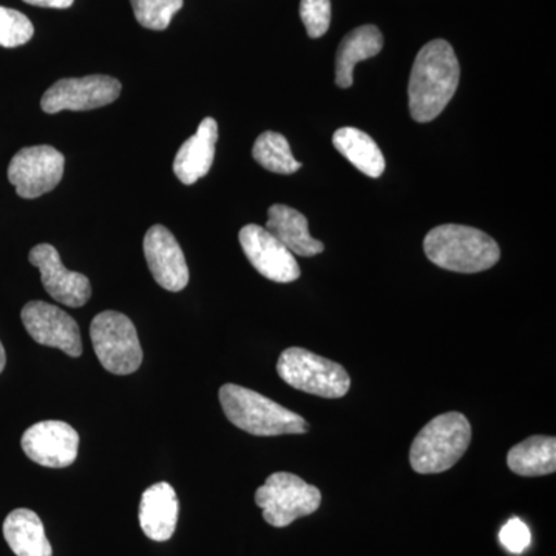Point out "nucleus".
I'll list each match as a JSON object with an SVG mask.
<instances>
[{
    "mask_svg": "<svg viewBox=\"0 0 556 556\" xmlns=\"http://www.w3.org/2000/svg\"><path fill=\"white\" fill-rule=\"evenodd\" d=\"M459 78V61L447 40H431L424 46L417 53L409 76L412 118L417 123L437 119L455 97Z\"/></svg>",
    "mask_w": 556,
    "mask_h": 556,
    "instance_id": "f257e3e1",
    "label": "nucleus"
},
{
    "mask_svg": "<svg viewBox=\"0 0 556 556\" xmlns=\"http://www.w3.org/2000/svg\"><path fill=\"white\" fill-rule=\"evenodd\" d=\"M427 258L452 273L477 274L493 268L501 249L482 230L463 225H442L431 229L424 240Z\"/></svg>",
    "mask_w": 556,
    "mask_h": 556,
    "instance_id": "f03ea898",
    "label": "nucleus"
},
{
    "mask_svg": "<svg viewBox=\"0 0 556 556\" xmlns=\"http://www.w3.org/2000/svg\"><path fill=\"white\" fill-rule=\"evenodd\" d=\"M219 404L233 426L254 437L305 434L309 428L298 413L236 383L219 388Z\"/></svg>",
    "mask_w": 556,
    "mask_h": 556,
    "instance_id": "7ed1b4c3",
    "label": "nucleus"
},
{
    "mask_svg": "<svg viewBox=\"0 0 556 556\" xmlns=\"http://www.w3.org/2000/svg\"><path fill=\"white\" fill-rule=\"evenodd\" d=\"M471 441V426L460 413H445L427 424L413 441L409 464L419 475L444 473L450 470Z\"/></svg>",
    "mask_w": 556,
    "mask_h": 556,
    "instance_id": "20e7f679",
    "label": "nucleus"
},
{
    "mask_svg": "<svg viewBox=\"0 0 556 556\" xmlns=\"http://www.w3.org/2000/svg\"><path fill=\"white\" fill-rule=\"evenodd\" d=\"M277 372L289 387L318 397H343L351 387L350 375L342 365L298 346L281 353Z\"/></svg>",
    "mask_w": 556,
    "mask_h": 556,
    "instance_id": "39448f33",
    "label": "nucleus"
},
{
    "mask_svg": "<svg viewBox=\"0 0 556 556\" xmlns=\"http://www.w3.org/2000/svg\"><path fill=\"white\" fill-rule=\"evenodd\" d=\"M255 503L263 510V519L281 529L291 526L295 519L316 514L321 504V493L298 475L278 471L255 492Z\"/></svg>",
    "mask_w": 556,
    "mask_h": 556,
    "instance_id": "423d86ee",
    "label": "nucleus"
},
{
    "mask_svg": "<svg viewBox=\"0 0 556 556\" xmlns=\"http://www.w3.org/2000/svg\"><path fill=\"white\" fill-rule=\"evenodd\" d=\"M90 338L102 367L116 376L134 375L142 364V348L134 321L116 311L93 318Z\"/></svg>",
    "mask_w": 556,
    "mask_h": 556,
    "instance_id": "0eeeda50",
    "label": "nucleus"
},
{
    "mask_svg": "<svg viewBox=\"0 0 556 556\" xmlns=\"http://www.w3.org/2000/svg\"><path fill=\"white\" fill-rule=\"evenodd\" d=\"M64 155L51 146L24 148L13 156L9 179L17 195L35 200L58 188L64 177Z\"/></svg>",
    "mask_w": 556,
    "mask_h": 556,
    "instance_id": "6e6552de",
    "label": "nucleus"
},
{
    "mask_svg": "<svg viewBox=\"0 0 556 556\" xmlns=\"http://www.w3.org/2000/svg\"><path fill=\"white\" fill-rule=\"evenodd\" d=\"M121 89L123 86L118 79L105 75L61 79L43 93L40 108L49 115L62 110L84 112L100 109L118 100Z\"/></svg>",
    "mask_w": 556,
    "mask_h": 556,
    "instance_id": "1a4fd4ad",
    "label": "nucleus"
},
{
    "mask_svg": "<svg viewBox=\"0 0 556 556\" xmlns=\"http://www.w3.org/2000/svg\"><path fill=\"white\" fill-rule=\"evenodd\" d=\"M21 318L28 334L40 345L58 348L70 357L83 354L78 324L64 309L38 300L24 306Z\"/></svg>",
    "mask_w": 556,
    "mask_h": 556,
    "instance_id": "9d476101",
    "label": "nucleus"
},
{
    "mask_svg": "<svg viewBox=\"0 0 556 556\" xmlns=\"http://www.w3.org/2000/svg\"><path fill=\"white\" fill-rule=\"evenodd\" d=\"M239 240L249 263L268 280L291 283L302 274L294 254L262 226H244Z\"/></svg>",
    "mask_w": 556,
    "mask_h": 556,
    "instance_id": "9b49d317",
    "label": "nucleus"
},
{
    "mask_svg": "<svg viewBox=\"0 0 556 556\" xmlns=\"http://www.w3.org/2000/svg\"><path fill=\"white\" fill-rule=\"evenodd\" d=\"M21 444L33 463L42 467L65 468L78 457L79 434L61 420H43L25 431Z\"/></svg>",
    "mask_w": 556,
    "mask_h": 556,
    "instance_id": "f8f14e48",
    "label": "nucleus"
},
{
    "mask_svg": "<svg viewBox=\"0 0 556 556\" xmlns=\"http://www.w3.org/2000/svg\"><path fill=\"white\" fill-rule=\"evenodd\" d=\"M28 260L39 269L46 291L62 305L80 308L89 302L91 298L89 278L65 268L56 248L47 243L38 244L31 249Z\"/></svg>",
    "mask_w": 556,
    "mask_h": 556,
    "instance_id": "ddd939ff",
    "label": "nucleus"
},
{
    "mask_svg": "<svg viewBox=\"0 0 556 556\" xmlns=\"http://www.w3.org/2000/svg\"><path fill=\"white\" fill-rule=\"evenodd\" d=\"M144 255L150 273L161 288L182 291L189 283V268L185 252L169 229L155 225L144 237Z\"/></svg>",
    "mask_w": 556,
    "mask_h": 556,
    "instance_id": "4468645a",
    "label": "nucleus"
},
{
    "mask_svg": "<svg viewBox=\"0 0 556 556\" xmlns=\"http://www.w3.org/2000/svg\"><path fill=\"white\" fill-rule=\"evenodd\" d=\"M179 503L174 486L167 482L149 486L139 503V526L152 541L170 540L177 529Z\"/></svg>",
    "mask_w": 556,
    "mask_h": 556,
    "instance_id": "2eb2a0df",
    "label": "nucleus"
},
{
    "mask_svg": "<svg viewBox=\"0 0 556 556\" xmlns=\"http://www.w3.org/2000/svg\"><path fill=\"white\" fill-rule=\"evenodd\" d=\"M218 124L214 118L201 121L199 130L179 148L174 161V172L182 185H195L206 177L215 159Z\"/></svg>",
    "mask_w": 556,
    "mask_h": 556,
    "instance_id": "dca6fc26",
    "label": "nucleus"
},
{
    "mask_svg": "<svg viewBox=\"0 0 556 556\" xmlns=\"http://www.w3.org/2000/svg\"><path fill=\"white\" fill-rule=\"evenodd\" d=\"M265 229L292 254L300 257H314L325 251L324 243L311 237L305 215L285 204H274L269 207Z\"/></svg>",
    "mask_w": 556,
    "mask_h": 556,
    "instance_id": "f3484780",
    "label": "nucleus"
},
{
    "mask_svg": "<svg viewBox=\"0 0 556 556\" xmlns=\"http://www.w3.org/2000/svg\"><path fill=\"white\" fill-rule=\"evenodd\" d=\"M383 49V36L376 25H362L348 33L338 49L336 58V84L348 89L354 83V68L358 62L378 56Z\"/></svg>",
    "mask_w": 556,
    "mask_h": 556,
    "instance_id": "a211bd4d",
    "label": "nucleus"
},
{
    "mask_svg": "<svg viewBox=\"0 0 556 556\" xmlns=\"http://www.w3.org/2000/svg\"><path fill=\"white\" fill-rule=\"evenodd\" d=\"M3 538L16 556L53 555L42 521L28 508L11 511L3 522Z\"/></svg>",
    "mask_w": 556,
    "mask_h": 556,
    "instance_id": "6ab92c4d",
    "label": "nucleus"
},
{
    "mask_svg": "<svg viewBox=\"0 0 556 556\" xmlns=\"http://www.w3.org/2000/svg\"><path fill=\"white\" fill-rule=\"evenodd\" d=\"M332 144L340 155L369 178L382 177L386 172V159L378 142L365 131L354 127H343L336 131Z\"/></svg>",
    "mask_w": 556,
    "mask_h": 556,
    "instance_id": "aec40b11",
    "label": "nucleus"
},
{
    "mask_svg": "<svg viewBox=\"0 0 556 556\" xmlns=\"http://www.w3.org/2000/svg\"><path fill=\"white\" fill-rule=\"evenodd\" d=\"M507 466L519 477H546L556 470V439L532 437L508 452Z\"/></svg>",
    "mask_w": 556,
    "mask_h": 556,
    "instance_id": "412c9836",
    "label": "nucleus"
},
{
    "mask_svg": "<svg viewBox=\"0 0 556 556\" xmlns=\"http://www.w3.org/2000/svg\"><path fill=\"white\" fill-rule=\"evenodd\" d=\"M252 156L260 166L274 174L291 175L302 167L294 159L288 139L276 131H265L260 135L252 148Z\"/></svg>",
    "mask_w": 556,
    "mask_h": 556,
    "instance_id": "4be33fe9",
    "label": "nucleus"
},
{
    "mask_svg": "<svg viewBox=\"0 0 556 556\" xmlns=\"http://www.w3.org/2000/svg\"><path fill=\"white\" fill-rule=\"evenodd\" d=\"M135 17L149 30L163 31L170 25L172 17L182 9L185 0H130Z\"/></svg>",
    "mask_w": 556,
    "mask_h": 556,
    "instance_id": "5701e85b",
    "label": "nucleus"
},
{
    "mask_svg": "<svg viewBox=\"0 0 556 556\" xmlns=\"http://www.w3.org/2000/svg\"><path fill=\"white\" fill-rule=\"evenodd\" d=\"M35 27L21 11L0 7V46L16 49L31 40Z\"/></svg>",
    "mask_w": 556,
    "mask_h": 556,
    "instance_id": "b1692460",
    "label": "nucleus"
},
{
    "mask_svg": "<svg viewBox=\"0 0 556 556\" xmlns=\"http://www.w3.org/2000/svg\"><path fill=\"white\" fill-rule=\"evenodd\" d=\"M300 17L309 38H321L331 25V0H300Z\"/></svg>",
    "mask_w": 556,
    "mask_h": 556,
    "instance_id": "393cba45",
    "label": "nucleus"
},
{
    "mask_svg": "<svg viewBox=\"0 0 556 556\" xmlns=\"http://www.w3.org/2000/svg\"><path fill=\"white\" fill-rule=\"evenodd\" d=\"M500 541L511 554H522L530 546L532 535L529 527L519 518L508 519L506 526L501 529Z\"/></svg>",
    "mask_w": 556,
    "mask_h": 556,
    "instance_id": "a878e982",
    "label": "nucleus"
},
{
    "mask_svg": "<svg viewBox=\"0 0 556 556\" xmlns=\"http://www.w3.org/2000/svg\"><path fill=\"white\" fill-rule=\"evenodd\" d=\"M28 5L40 7V9H70L75 0H24Z\"/></svg>",
    "mask_w": 556,
    "mask_h": 556,
    "instance_id": "bb28decb",
    "label": "nucleus"
},
{
    "mask_svg": "<svg viewBox=\"0 0 556 556\" xmlns=\"http://www.w3.org/2000/svg\"><path fill=\"white\" fill-rule=\"evenodd\" d=\"M7 365V354L5 350H3L2 342H0V372L3 371V368H5Z\"/></svg>",
    "mask_w": 556,
    "mask_h": 556,
    "instance_id": "cd10ccee",
    "label": "nucleus"
}]
</instances>
